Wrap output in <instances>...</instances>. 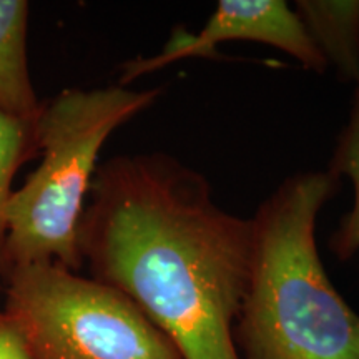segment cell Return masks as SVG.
Listing matches in <instances>:
<instances>
[{
    "label": "cell",
    "mask_w": 359,
    "mask_h": 359,
    "mask_svg": "<svg viewBox=\"0 0 359 359\" xmlns=\"http://www.w3.org/2000/svg\"><path fill=\"white\" fill-rule=\"evenodd\" d=\"M79 248L95 280L122 291L182 359H241L233 327L248 288L251 218L213 200L198 170L168 154L97 168Z\"/></svg>",
    "instance_id": "6da1fadb"
},
{
    "label": "cell",
    "mask_w": 359,
    "mask_h": 359,
    "mask_svg": "<svg viewBox=\"0 0 359 359\" xmlns=\"http://www.w3.org/2000/svg\"><path fill=\"white\" fill-rule=\"evenodd\" d=\"M339 187L330 170L296 173L251 218V273L233 327L241 359H359V314L316 245L318 215Z\"/></svg>",
    "instance_id": "7a4b0ae2"
},
{
    "label": "cell",
    "mask_w": 359,
    "mask_h": 359,
    "mask_svg": "<svg viewBox=\"0 0 359 359\" xmlns=\"http://www.w3.org/2000/svg\"><path fill=\"white\" fill-rule=\"evenodd\" d=\"M160 87L123 85L67 88L43 103L37 125L39 167L12 191L6 208L7 271L30 263L77 269L83 259L79 230L98 155L110 135L158 100Z\"/></svg>",
    "instance_id": "3957f363"
},
{
    "label": "cell",
    "mask_w": 359,
    "mask_h": 359,
    "mask_svg": "<svg viewBox=\"0 0 359 359\" xmlns=\"http://www.w3.org/2000/svg\"><path fill=\"white\" fill-rule=\"evenodd\" d=\"M6 316L34 359H182L122 291L58 263L7 271Z\"/></svg>",
    "instance_id": "277c9868"
},
{
    "label": "cell",
    "mask_w": 359,
    "mask_h": 359,
    "mask_svg": "<svg viewBox=\"0 0 359 359\" xmlns=\"http://www.w3.org/2000/svg\"><path fill=\"white\" fill-rule=\"evenodd\" d=\"M231 40L266 43L293 57L303 69L325 74L327 64L313 43L298 13L283 0H222L200 32L177 29L158 53L122 65L118 85L127 87L143 75L185 58H218L217 45Z\"/></svg>",
    "instance_id": "5b68a950"
},
{
    "label": "cell",
    "mask_w": 359,
    "mask_h": 359,
    "mask_svg": "<svg viewBox=\"0 0 359 359\" xmlns=\"http://www.w3.org/2000/svg\"><path fill=\"white\" fill-rule=\"evenodd\" d=\"M29 12L25 0H0V111L37 135L43 103L29 70Z\"/></svg>",
    "instance_id": "8992f818"
},
{
    "label": "cell",
    "mask_w": 359,
    "mask_h": 359,
    "mask_svg": "<svg viewBox=\"0 0 359 359\" xmlns=\"http://www.w3.org/2000/svg\"><path fill=\"white\" fill-rule=\"evenodd\" d=\"M294 12L327 67L359 83V0H298Z\"/></svg>",
    "instance_id": "52a82bcc"
},
{
    "label": "cell",
    "mask_w": 359,
    "mask_h": 359,
    "mask_svg": "<svg viewBox=\"0 0 359 359\" xmlns=\"http://www.w3.org/2000/svg\"><path fill=\"white\" fill-rule=\"evenodd\" d=\"M327 170L339 180L346 177L353 183L354 200L351 210L341 218L327 243L336 258L348 262L359 257V83L354 87L349 118L341 130Z\"/></svg>",
    "instance_id": "ba28073f"
},
{
    "label": "cell",
    "mask_w": 359,
    "mask_h": 359,
    "mask_svg": "<svg viewBox=\"0 0 359 359\" xmlns=\"http://www.w3.org/2000/svg\"><path fill=\"white\" fill-rule=\"evenodd\" d=\"M39 151L37 135L19 120L0 111V280L7 276L4 262L6 246V208L13 188L12 182L25 160Z\"/></svg>",
    "instance_id": "9c48e42d"
},
{
    "label": "cell",
    "mask_w": 359,
    "mask_h": 359,
    "mask_svg": "<svg viewBox=\"0 0 359 359\" xmlns=\"http://www.w3.org/2000/svg\"><path fill=\"white\" fill-rule=\"evenodd\" d=\"M0 359H34L24 336L6 314L0 316Z\"/></svg>",
    "instance_id": "30bf717a"
}]
</instances>
